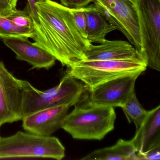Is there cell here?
Returning a JSON list of instances; mask_svg holds the SVG:
<instances>
[{
  "mask_svg": "<svg viewBox=\"0 0 160 160\" xmlns=\"http://www.w3.org/2000/svg\"><path fill=\"white\" fill-rule=\"evenodd\" d=\"M70 107L63 104L36 112L22 118V127L27 132L50 136L62 128L63 121Z\"/></svg>",
  "mask_w": 160,
  "mask_h": 160,
  "instance_id": "10",
  "label": "cell"
},
{
  "mask_svg": "<svg viewBox=\"0 0 160 160\" xmlns=\"http://www.w3.org/2000/svg\"><path fill=\"white\" fill-rule=\"evenodd\" d=\"M141 54L148 67L160 72V0H137Z\"/></svg>",
  "mask_w": 160,
  "mask_h": 160,
  "instance_id": "6",
  "label": "cell"
},
{
  "mask_svg": "<svg viewBox=\"0 0 160 160\" xmlns=\"http://www.w3.org/2000/svg\"><path fill=\"white\" fill-rule=\"evenodd\" d=\"M136 154L132 140L120 139L113 146L95 150L82 160H136Z\"/></svg>",
  "mask_w": 160,
  "mask_h": 160,
  "instance_id": "15",
  "label": "cell"
},
{
  "mask_svg": "<svg viewBox=\"0 0 160 160\" xmlns=\"http://www.w3.org/2000/svg\"><path fill=\"white\" fill-rule=\"evenodd\" d=\"M70 9L74 18L75 23L80 33L83 37L87 39L86 20L84 13L83 8Z\"/></svg>",
  "mask_w": 160,
  "mask_h": 160,
  "instance_id": "18",
  "label": "cell"
},
{
  "mask_svg": "<svg viewBox=\"0 0 160 160\" xmlns=\"http://www.w3.org/2000/svg\"><path fill=\"white\" fill-rule=\"evenodd\" d=\"M12 8L6 0H0V12H6Z\"/></svg>",
  "mask_w": 160,
  "mask_h": 160,
  "instance_id": "22",
  "label": "cell"
},
{
  "mask_svg": "<svg viewBox=\"0 0 160 160\" xmlns=\"http://www.w3.org/2000/svg\"><path fill=\"white\" fill-rule=\"evenodd\" d=\"M139 76L121 77L100 85L89 90L87 101L91 105L121 108L135 91Z\"/></svg>",
  "mask_w": 160,
  "mask_h": 160,
  "instance_id": "9",
  "label": "cell"
},
{
  "mask_svg": "<svg viewBox=\"0 0 160 160\" xmlns=\"http://www.w3.org/2000/svg\"><path fill=\"white\" fill-rule=\"evenodd\" d=\"M160 160V149L144 155L136 154V160Z\"/></svg>",
  "mask_w": 160,
  "mask_h": 160,
  "instance_id": "21",
  "label": "cell"
},
{
  "mask_svg": "<svg viewBox=\"0 0 160 160\" xmlns=\"http://www.w3.org/2000/svg\"><path fill=\"white\" fill-rule=\"evenodd\" d=\"M133 1H134V2H136H136H137V0H133Z\"/></svg>",
  "mask_w": 160,
  "mask_h": 160,
  "instance_id": "25",
  "label": "cell"
},
{
  "mask_svg": "<svg viewBox=\"0 0 160 160\" xmlns=\"http://www.w3.org/2000/svg\"><path fill=\"white\" fill-rule=\"evenodd\" d=\"M65 156V148L58 138L18 131L0 137V159L43 158L58 160Z\"/></svg>",
  "mask_w": 160,
  "mask_h": 160,
  "instance_id": "5",
  "label": "cell"
},
{
  "mask_svg": "<svg viewBox=\"0 0 160 160\" xmlns=\"http://www.w3.org/2000/svg\"><path fill=\"white\" fill-rule=\"evenodd\" d=\"M137 154L144 155L160 149V104L151 111L132 139Z\"/></svg>",
  "mask_w": 160,
  "mask_h": 160,
  "instance_id": "12",
  "label": "cell"
},
{
  "mask_svg": "<svg viewBox=\"0 0 160 160\" xmlns=\"http://www.w3.org/2000/svg\"><path fill=\"white\" fill-rule=\"evenodd\" d=\"M37 2V0H27L26 6L30 11V14L33 20V23H37L38 22L37 9L36 6V4Z\"/></svg>",
  "mask_w": 160,
  "mask_h": 160,
  "instance_id": "20",
  "label": "cell"
},
{
  "mask_svg": "<svg viewBox=\"0 0 160 160\" xmlns=\"http://www.w3.org/2000/svg\"><path fill=\"white\" fill-rule=\"evenodd\" d=\"M0 137H1V136H0Z\"/></svg>",
  "mask_w": 160,
  "mask_h": 160,
  "instance_id": "26",
  "label": "cell"
},
{
  "mask_svg": "<svg viewBox=\"0 0 160 160\" xmlns=\"http://www.w3.org/2000/svg\"><path fill=\"white\" fill-rule=\"evenodd\" d=\"M142 56L130 42L106 39L98 45L91 44L85 53L84 60H112Z\"/></svg>",
  "mask_w": 160,
  "mask_h": 160,
  "instance_id": "13",
  "label": "cell"
},
{
  "mask_svg": "<svg viewBox=\"0 0 160 160\" xmlns=\"http://www.w3.org/2000/svg\"><path fill=\"white\" fill-rule=\"evenodd\" d=\"M12 8H16L18 0H6Z\"/></svg>",
  "mask_w": 160,
  "mask_h": 160,
  "instance_id": "23",
  "label": "cell"
},
{
  "mask_svg": "<svg viewBox=\"0 0 160 160\" xmlns=\"http://www.w3.org/2000/svg\"><path fill=\"white\" fill-rule=\"evenodd\" d=\"M34 34V30L18 26L8 18L5 15L0 13V37L3 39L13 38L32 39Z\"/></svg>",
  "mask_w": 160,
  "mask_h": 160,
  "instance_id": "17",
  "label": "cell"
},
{
  "mask_svg": "<svg viewBox=\"0 0 160 160\" xmlns=\"http://www.w3.org/2000/svg\"><path fill=\"white\" fill-rule=\"evenodd\" d=\"M62 5L69 8H83L88 5L93 0H60Z\"/></svg>",
  "mask_w": 160,
  "mask_h": 160,
  "instance_id": "19",
  "label": "cell"
},
{
  "mask_svg": "<svg viewBox=\"0 0 160 160\" xmlns=\"http://www.w3.org/2000/svg\"><path fill=\"white\" fill-rule=\"evenodd\" d=\"M147 64L142 56L112 60H82L68 68V74L81 81L89 90L121 77L140 76Z\"/></svg>",
  "mask_w": 160,
  "mask_h": 160,
  "instance_id": "3",
  "label": "cell"
},
{
  "mask_svg": "<svg viewBox=\"0 0 160 160\" xmlns=\"http://www.w3.org/2000/svg\"><path fill=\"white\" fill-rule=\"evenodd\" d=\"M38 22L34 23V44L51 54L63 66L85 60L90 46L78 29L70 8L52 0L37 2Z\"/></svg>",
  "mask_w": 160,
  "mask_h": 160,
  "instance_id": "1",
  "label": "cell"
},
{
  "mask_svg": "<svg viewBox=\"0 0 160 160\" xmlns=\"http://www.w3.org/2000/svg\"><path fill=\"white\" fill-rule=\"evenodd\" d=\"M22 100L21 80L0 60V129L3 125L22 120Z\"/></svg>",
  "mask_w": 160,
  "mask_h": 160,
  "instance_id": "8",
  "label": "cell"
},
{
  "mask_svg": "<svg viewBox=\"0 0 160 160\" xmlns=\"http://www.w3.org/2000/svg\"><path fill=\"white\" fill-rule=\"evenodd\" d=\"M83 9L86 20L87 39L91 44L103 43L109 33L117 30L116 27L106 19L94 4L83 8Z\"/></svg>",
  "mask_w": 160,
  "mask_h": 160,
  "instance_id": "14",
  "label": "cell"
},
{
  "mask_svg": "<svg viewBox=\"0 0 160 160\" xmlns=\"http://www.w3.org/2000/svg\"><path fill=\"white\" fill-rule=\"evenodd\" d=\"M97 9L141 52L139 13L133 0H93Z\"/></svg>",
  "mask_w": 160,
  "mask_h": 160,
  "instance_id": "7",
  "label": "cell"
},
{
  "mask_svg": "<svg viewBox=\"0 0 160 160\" xmlns=\"http://www.w3.org/2000/svg\"><path fill=\"white\" fill-rule=\"evenodd\" d=\"M75 106L62 126L74 139L101 140L114 129L116 115L113 107L91 105L88 101Z\"/></svg>",
  "mask_w": 160,
  "mask_h": 160,
  "instance_id": "4",
  "label": "cell"
},
{
  "mask_svg": "<svg viewBox=\"0 0 160 160\" xmlns=\"http://www.w3.org/2000/svg\"><path fill=\"white\" fill-rule=\"evenodd\" d=\"M129 123L133 122L136 129L143 123L148 113L139 102L135 91L130 96L127 101L121 107Z\"/></svg>",
  "mask_w": 160,
  "mask_h": 160,
  "instance_id": "16",
  "label": "cell"
},
{
  "mask_svg": "<svg viewBox=\"0 0 160 160\" xmlns=\"http://www.w3.org/2000/svg\"><path fill=\"white\" fill-rule=\"evenodd\" d=\"M22 118L40 110L59 105L75 106L87 99L89 92L81 81L66 73L53 88L40 91L29 81L21 80Z\"/></svg>",
  "mask_w": 160,
  "mask_h": 160,
  "instance_id": "2",
  "label": "cell"
},
{
  "mask_svg": "<svg viewBox=\"0 0 160 160\" xmlns=\"http://www.w3.org/2000/svg\"><path fill=\"white\" fill-rule=\"evenodd\" d=\"M38 2H39V1H44V0H37Z\"/></svg>",
  "mask_w": 160,
  "mask_h": 160,
  "instance_id": "24",
  "label": "cell"
},
{
  "mask_svg": "<svg viewBox=\"0 0 160 160\" xmlns=\"http://www.w3.org/2000/svg\"><path fill=\"white\" fill-rule=\"evenodd\" d=\"M5 45L14 52L18 60L25 61L32 69H49L55 64L56 59L45 50L29 41L27 38L3 39Z\"/></svg>",
  "mask_w": 160,
  "mask_h": 160,
  "instance_id": "11",
  "label": "cell"
}]
</instances>
